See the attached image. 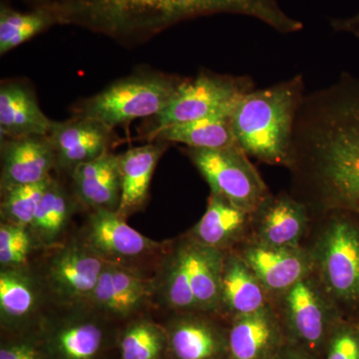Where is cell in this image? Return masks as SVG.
<instances>
[{"label":"cell","instance_id":"4","mask_svg":"<svg viewBox=\"0 0 359 359\" xmlns=\"http://www.w3.org/2000/svg\"><path fill=\"white\" fill-rule=\"evenodd\" d=\"M328 217L311 248L314 273L337 308L359 301V226L348 212H325Z\"/></svg>","mask_w":359,"mask_h":359},{"label":"cell","instance_id":"21","mask_svg":"<svg viewBox=\"0 0 359 359\" xmlns=\"http://www.w3.org/2000/svg\"><path fill=\"white\" fill-rule=\"evenodd\" d=\"M166 148V142L157 141V143L130 149L118 156L121 201L117 212L122 218L126 219L145 205L151 180Z\"/></svg>","mask_w":359,"mask_h":359},{"label":"cell","instance_id":"1","mask_svg":"<svg viewBox=\"0 0 359 359\" xmlns=\"http://www.w3.org/2000/svg\"><path fill=\"white\" fill-rule=\"evenodd\" d=\"M299 201L323 212L359 215V79L304 96L297 112L292 160Z\"/></svg>","mask_w":359,"mask_h":359},{"label":"cell","instance_id":"23","mask_svg":"<svg viewBox=\"0 0 359 359\" xmlns=\"http://www.w3.org/2000/svg\"><path fill=\"white\" fill-rule=\"evenodd\" d=\"M78 199L94 210L117 212L121 201L118 156L109 152L78 165L72 171Z\"/></svg>","mask_w":359,"mask_h":359},{"label":"cell","instance_id":"18","mask_svg":"<svg viewBox=\"0 0 359 359\" xmlns=\"http://www.w3.org/2000/svg\"><path fill=\"white\" fill-rule=\"evenodd\" d=\"M309 222L308 205L282 194L271 197L254 215L252 240L271 247H299Z\"/></svg>","mask_w":359,"mask_h":359},{"label":"cell","instance_id":"27","mask_svg":"<svg viewBox=\"0 0 359 359\" xmlns=\"http://www.w3.org/2000/svg\"><path fill=\"white\" fill-rule=\"evenodd\" d=\"M58 25L55 13L47 4L29 13H20L6 4L0 9V54L13 50L39 33Z\"/></svg>","mask_w":359,"mask_h":359},{"label":"cell","instance_id":"37","mask_svg":"<svg viewBox=\"0 0 359 359\" xmlns=\"http://www.w3.org/2000/svg\"><path fill=\"white\" fill-rule=\"evenodd\" d=\"M32 1L36 2L39 6H42V4H50V2L58 1V0H32Z\"/></svg>","mask_w":359,"mask_h":359},{"label":"cell","instance_id":"34","mask_svg":"<svg viewBox=\"0 0 359 359\" xmlns=\"http://www.w3.org/2000/svg\"><path fill=\"white\" fill-rule=\"evenodd\" d=\"M323 359H359V334L337 323L330 335Z\"/></svg>","mask_w":359,"mask_h":359},{"label":"cell","instance_id":"3","mask_svg":"<svg viewBox=\"0 0 359 359\" xmlns=\"http://www.w3.org/2000/svg\"><path fill=\"white\" fill-rule=\"evenodd\" d=\"M302 75L243 96L231 112L238 145L269 165L290 168L297 112L304 100Z\"/></svg>","mask_w":359,"mask_h":359},{"label":"cell","instance_id":"2","mask_svg":"<svg viewBox=\"0 0 359 359\" xmlns=\"http://www.w3.org/2000/svg\"><path fill=\"white\" fill-rule=\"evenodd\" d=\"M49 7L58 25H74L115 39L140 40L199 16L241 14L282 33L304 25L283 11L276 0H59Z\"/></svg>","mask_w":359,"mask_h":359},{"label":"cell","instance_id":"19","mask_svg":"<svg viewBox=\"0 0 359 359\" xmlns=\"http://www.w3.org/2000/svg\"><path fill=\"white\" fill-rule=\"evenodd\" d=\"M269 304L268 292L244 259L237 252H226L219 313L231 320L236 316L256 313Z\"/></svg>","mask_w":359,"mask_h":359},{"label":"cell","instance_id":"15","mask_svg":"<svg viewBox=\"0 0 359 359\" xmlns=\"http://www.w3.org/2000/svg\"><path fill=\"white\" fill-rule=\"evenodd\" d=\"M113 129L102 122L75 116L65 122L52 123L48 136L56 156V167L74 170L108 152Z\"/></svg>","mask_w":359,"mask_h":359},{"label":"cell","instance_id":"32","mask_svg":"<svg viewBox=\"0 0 359 359\" xmlns=\"http://www.w3.org/2000/svg\"><path fill=\"white\" fill-rule=\"evenodd\" d=\"M32 244L28 228L4 222L0 226V264L6 269H20L27 262Z\"/></svg>","mask_w":359,"mask_h":359},{"label":"cell","instance_id":"7","mask_svg":"<svg viewBox=\"0 0 359 359\" xmlns=\"http://www.w3.org/2000/svg\"><path fill=\"white\" fill-rule=\"evenodd\" d=\"M278 309L287 341L323 359L337 321V308L314 275L295 283L280 295Z\"/></svg>","mask_w":359,"mask_h":359},{"label":"cell","instance_id":"29","mask_svg":"<svg viewBox=\"0 0 359 359\" xmlns=\"http://www.w3.org/2000/svg\"><path fill=\"white\" fill-rule=\"evenodd\" d=\"M70 211L67 194L52 180L29 226L33 240L43 245H53L65 231Z\"/></svg>","mask_w":359,"mask_h":359},{"label":"cell","instance_id":"20","mask_svg":"<svg viewBox=\"0 0 359 359\" xmlns=\"http://www.w3.org/2000/svg\"><path fill=\"white\" fill-rule=\"evenodd\" d=\"M252 219L254 215L211 194L205 214L193 226L188 238L205 247L228 252L233 245L244 242Z\"/></svg>","mask_w":359,"mask_h":359},{"label":"cell","instance_id":"14","mask_svg":"<svg viewBox=\"0 0 359 359\" xmlns=\"http://www.w3.org/2000/svg\"><path fill=\"white\" fill-rule=\"evenodd\" d=\"M229 359H275L287 339L271 304L231 318L228 325Z\"/></svg>","mask_w":359,"mask_h":359},{"label":"cell","instance_id":"35","mask_svg":"<svg viewBox=\"0 0 359 359\" xmlns=\"http://www.w3.org/2000/svg\"><path fill=\"white\" fill-rule=\"evenodd\" d=\"M275 359H320L313 355V354L304 351L301 347L295 346L294 344L287 342L283 347L280 353L276 356Z\"/></svg>","mask_w":359,"mask_h":359},{"label":"cell","instance_id":"25","mask_svg":"<svg viewBox=\"0 0 359 359\" xmlns=\"http://www.w3.org/2000/svg\"><path fill=\"white\" fill-rule=\"evenodd\" d=\"M231 112L217 113L194 121L170 125L151 132L149 136L151 140L185 144L189 148L231 147L238 145L231 124Z\"/></svg>","mask_w":359,"mask_h":359},{"label":"cell","instance_id":"24","mask_svg":"<svg viewBox=\"0 0 359 359\" xmlns=\"http://www.w3.org/2000/svg\"><path fill=\"white\" fill-rule=\"evenodd\" d=\"M18 269H6L0 273V313L6 335L37 332L33 320L36 311V292L29 278Z\"/></svg>","mask_w":359,"mask_h":359},{"label":"cell","instance_id":"6","mask_svg":"<svg viewBox=\"0 0 359 359\" xmlns=\"http://www.w3.org/2000/svg\"><path fill=\"white\" fill-rule=\"evenodd\" d=\"M187 152L209 184L211 194L238 209L255 215L271 199L268 187L240 146L188 148Z\"/></svg>","mask_w":359,"mask_h":359},{"label":"cell","instance_id":"26","mask_svg":"<svg viewBox=\"0 0 359 359\" xmlns=\"http://www.w3.org/2000/svg\"><path fill=\"white\" fill-rule=\"evenodd\" d=\"M191 285L200 313H219L222 269L226 252L185 240Z\"/></svg>","mask_w":359,"mask_h":359},{"label":"cell","instance_id":"33","mask_svg":"<svg viewBox=\"0 0 359 359\" xmlns=\"http://www.w3.org/2000/svg\"><path fill=\"white\" fill-rule=\"evenodd\" d=\"M0 359H49L39 332L6 335L0 346Z\"/></svg>","mask_w":359,"mask_h":359},{"label":"cell","instance_id":"30","mask_svg":"<svg viewBox=\"0 0 359 359\" xmlns=\"http://www.w3.org/2000/svg\"><path fill=\"white\" fill-rule=\"evenodd\" d=\"M162 290L165 302L177 313H200L191 285L185 241L175 248L165 264Z\"/></svg>","mask_w":359,"mask_h":359},{"label":"cell","instance_id":"8","mask_svg":"<svg viewBox=\"0 0 359 359\" xmlns=\"http://www.w3.org/2000/svg\"><path fill=\"white\" fill-rule=\"evenodd\" d=\"M120 332L101 314L84 313L45 318L37 330L49 359H110Z\"/></svg>","mask_w":359,"mask_h":359},{"label":"cell","instance_id":"16","mask_svg":"<svg viewBox=\"0 0 359 359\" xmlns=\"http://www.w3.org/2000/svg\"><path fill=\"white\" fill-rule=\"evenodd\" d=\"M105 264L84 244L66 245L52 257L47 276L51 289L61 299L88 301Z\"/></svg>","mask_w":359,"mask_h":359},{"label":"cell","instance_id":"31","mask_svg":"<svg viewBox=\"0 0 359 359\" xmlns=\"http://www.w3.org/2000/svg\"><path fill=\"white\" fill-rule=\"evenodd\" d=\"M52 180L50 177L39 183L14 186L2 191L1 215L4 222L29 228Z\"/></svg>","mask_w":359,"mask_h":359},{"label":"cell","instance_id":"22","mask_svg":"<svg viewBox=\"0 0 359 359\" xmlns=\"http://www.w3.org/2000/svg\"><path fill=\"white\" fill-rule=\"evenodd\" d=\"M50 119L40 109L29 87L6 82L0 87V135L2 139L47 136Z\"/></svg>","mask_w":359,"mask_h":359},{"label":"cell","instance_id":"36","mask_svg":"<svg viewBox=\"0 0 359 359\" xmlns=\"http://www.w3.org/2000/svg\"><path fill=\"white\" fill-rule=\"evenodd\" d=\"M332 25L335 32L353 33L359 37V13L346 20H332Z\"/></svg>","mask_w":359,"mask_h":359},{"label":"cell","instance_id":"11","mask_svg":"<svg viewBox=\"0 0 359 359\" xmlns=\"http://www.w3.org/2000/svg\"><path fill=\"white\" fill-rule=\"evenodd\" d=\"M261 282L269 297H280L295 283L313 275L311 249L271 247L250 240L238 252Z\"/></svg>","mask_w":359,"mask_h":359},{"label":"cell","instance_id":"12","mask_svg":"<svg viewBox=\"0 0 359 359\" xmlns=\"http://www.w3.org/2000/svg\"><path fill=\"white\" fill-rule=\"evenodd\" d=\"M210 313H179L164 325L167 359H229L228 327Z\"/></svg>","mask_w":359,"mask_h":359},{"label":"cell","instance_id":"10","mask_svg":"<svg viewBox=\"0 0 359 359\" xmlns=\"http://www.w3.org/2000/svg\"><path fill=\"white\" fill-rule=\"evenodd\" d=\"M83 244L108 264L136 269L135 263L163 248L131 228L117 212L98 209L90 216Z\"/></svg>","mask_w":359,"mask_h":359},{"label":"cell","instance_id":"13","mask_svg":"<svg viewBox=\"0 0 359 359\" xmlns=\"http://www.w3.org/2000/svg\"><path fill=\"white\" fill-rule=\"evenodd\" d=\"M152 294V285L137 269L106 263L88 302L108 320H128Z\"/></svg>","mask_w":359,"mask_h":359},{"label":"cell","instance_id":"5","mask_svg":"<svg viewBox=\"0 0 359 359\" xmlns=\"http://www.w3.org/2000/svg\"><path fill=\"white\" fill-rule=\"evenodd\" d=\"M182 81L160 73L124 78L78 104L75 116L97 120L112 129L139 118L155 117L166 107Z\"/></svg>","mask_w":359,"mask_h":359},{"label":"cell","instance_id":"17","mask_svg":"<svg viewBox=\"0 0 359 359\" xmlns=\"http://www.w3.org/2000/svg\"><path fill=\"white\" fill-rule=\"evenodd\" d=\"M1 191L50 178L56 156L48 136L1 140Z\"/></svg>","mask_w":359,"mask_h":359},{"label":"cell","instance_id":"9","mask_svg":"<svg viewBox=\"0 0 359 359\" xmlns=\"http://www.w3.org/2000/svg\"><path fill=\"white\" fill-rule=\"evenodd\" d=\"M254 90L247 77L201 72L183 80L166 107L155 116L152 132L170 125L194 121L221 112H231L245 94Z\"/></svg>","mask_w":359,"mask_h":359},{"label":"cell","instance_id":"28","mask_svg":"<svg viewBox=\"0 0 359 359\" xmlns=\"http://www.w3.org/2000/svg\"><path fill=\"white\" fill-rule=\"evenodd\" d=\"M118 351L119 359H167L166 328L145 318L131 320L120 332Z\"/></svg>","mask_w":359,"mask_h":359}]
</instances>
